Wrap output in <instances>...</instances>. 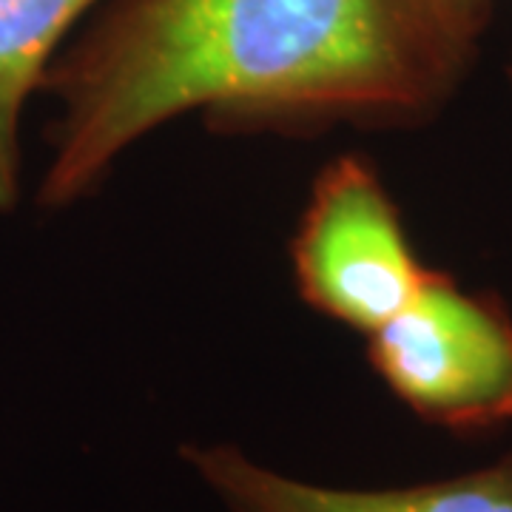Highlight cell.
<instances>
[{
	"label": "cell",
	"instance_id": "1",
	"mask_svg": "<svg viewBox=\"0 0 512 512\" xmlns=\"http://www.w3.org/2000/svg\"><path fill=\"white\" fill-rule=\"evenodd\" d=\"M490 0H103L49 66L37 205L86 200L188 111L220 134L430 123L473 74Z\"/></svg>",
	"mask_w": 512,
	"mask_h": 512
},
{
	"label": "cell",
	"instance_id": "2",
	"mask_svg": "<svg viewBox=\"0 0 512 512\" xmlns=\"http://www.w3.org/2000/svg\"><path fill=\"white\" fill-rule=\"evenodd\" d=\"M367 362L424 424L458 436L512 424V313L493 291L433 271L367 336Z\"/></svg>",
	"mask_w": 512,
	"mask_h": 512
},
{
	"label": "cell",
	"instance_id": "3",
	"mask_svg": "<svg viewBox=\"0 0 512 512\" xmlns=\"http://www.w3.org/2000/svg\"><path fill=\"white\" fill-rule=\"evenodd\" d=\"M291 271L311 311L365 336L430 274L382 174L362 154H339L316 174L291 237Z\"/></svg>",
	"mask_w": 512,
	"mask_h": 512
},
{
	"label": "cell",
	"instance_id": "4",
	"mask_svg": "<svg viewBox=\"0 0 512 512\" xmlns=\"http://www.w3.org/2000/svg\"><path fill=\"white\" fill-rule=\"evenodd\" d=\"M180 453L225 512H512V453L461 476L382 490L299 481L234 444H185Z\"/></svg>",
	"mask_w": 512,
	"mask_h": 512
},
{
	"label": "cell",
	"instance_id": "5",
	"mask_svg": "<svg viewBox=\"0 0 512 512\" xmlns=\"http://www.w3.org/2000/svg\"><path fill=\"white\" fill-rule=\"evenodd\" d=\"M103 0H0V214L20 202V123L57 52Z\"/></svg>",
	"mask_w": 512,
	"mask_h": 512
},
{
	"label": "cell",
	"instance_id": "6",
	"mask_svg": "<svg viewBox=\"0 0 512 512\" xmlns=\"http://www.w3.org/2000/svg\"><path fill=\"white\" fill-rule=\"evenodd\" d=\"M507 80H510V86H512V63L507 66Z\"/></svg>",
	"mask_w": 512,
	"mask_h": 512
},
{
	"label": "cell",
	"instance_id": "7",
	"mask_svg": "<svg viewBox=\"0 0 512 512\" xmlns=\"http://www.w3.org/2000/svg\"><path fill=\"white\" fill-rule=\"evenodd\" d=\"M490 3H493V0H490Z\"/></svg>",
	"mask_w": 512,
	"mask_h": 512
}]
</instances>
